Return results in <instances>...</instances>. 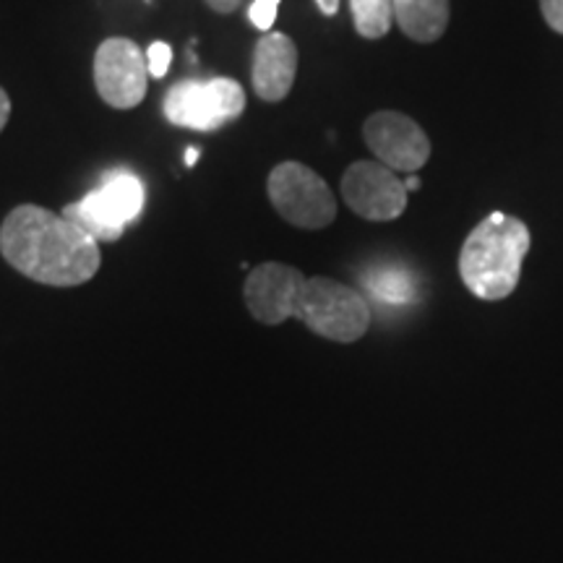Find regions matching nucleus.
<instances>
[{"instance_id": "f03ea898", "label": "nucleus", "mask_w": 563, "mask_h": 563, "mask_svg": "<svg viewBox=\"0 0 563 563\" xmlns=\"http://www.w3.org/2000/svg\"><path fill=\"white\" fill-rule=\"evenodd\" d=\"M530 251V228L493 211L470 232L460 251V277L481 300H504L517 290Z\"/></svg>"}, {"instance_id": "aec40b11", "label": "nucleus", "mask_w": 563, "mask_h": 563, "mask_svg": "<svg viewBox=\"0 0 563 563\" xmlns=\"http://www.w3.org/2000/svg\"><path fill=\"white\" fill-rule=\"evenodd\" d=\"M316 3H319V11L323 16H334L340 11V0H316Z\"/></svg>"}, {"instance_id": "4468645a", "label": "nucleus", "mask_w": 563, "mask_h": 563, "mask_svg": "<svg viewBox=\"0 0 563 563\" xmlns=\"http://www.w3.org/2000/svg\"><path fill=\"white\" fill-rule=\"evenodd\" d=\"M352 24L363 40H382L394 24L391 0H350Z\"/></svg>"}, {"instance_id": "f257e3e1", "label": "nucleus", "mask_w": 563, "mask_h": 563, "mask_svg": "<svg viewBox=\"0 0 563 563\" xmlns=\"http://www.w3.org/2000/svg\"><path fill=\"white\" fill-rule=\"evenodd\" d=\"M0 253L13 269L40 285L76 287L102 264L100 243L63 214L21 203L0 228Z\"/></svg>"}, {"instance_id": "ddd939ff", "label": "nucleus", "mask_w": 563, "mask_h": 563, "mask_svg": "<svg viewBox=\"0 0 563 563\" xmlns=\"http://www.w3.org/2000/svg\"><path fill=\"white\" fill-rule=\"evenodd\" d=\"M365 287H368L373 298L389 308L410 306L418 298V287H415V277L402 266H384V269H373L365 277Z\"/></svg>"}, {"instance_id": "1a4fd4ad", "label": "nucleus", "mask_w": 563, "mask_h": 563, "mask_svg": "<svg viewBox=\"0 0 563 563\" xmlns=\"http://www.w3.org/2000/svg\"><path fill=\"white\" fill-rule=\"evenodd\" d=\"M363 139L376 162L394 173H418L431 159V139L405 112H373L363 125Z\"/></svg>"}, {"instance_id": "0eeeda50", "label": "nucleus", "mask_w": 563, "mask_h": 563, "mask_svg": "<svg viewBox=\"0 0 563 563\" xmlns=\"http://www.w3.org/2000/svg\"><path fill=\"white\" fill-rule=\"evenodd\" d=\"M150 68L133 40L110 37L95 53V87L110 108L131 110L146 97Z\"/></svg>"}, {"instance_id": "7ed1b4c3", "label": "nucleus", "mask_w": 563, "mask_h": 563, "mask_svg": "<svg viewBox=\"0 0 563 563\" xmlns=\"http://www.w3.org/2000/svg\"><path fill=\"white\" fill-rule=\"evenodd\" d=\"M292 319H300L313 334L332 342H357L371 329V306L361 292L329 277L302 282Z\"/></svg>"}, {"instance_id": "39448f33", "label": "nucleus", "mask_w": 563, "mask_h": 563, "mask_svg": "<svg viewBox=\"0 0 563 563\" xmlns=\"http://www.w3.org/2000/svg\"><path fill=\"white\" fill-rule=\"evenodd\" d=\"M144 199V183L129 170H118L110 173L102 186L84 196L81 201L68 203L63 217L79 224L97 243H112L141 214Z\"/></svg>"}, {"instance_id": "423d86ee", "label": "nucleus", "mask_w": 563, "mask_h": 563, "mask_svg": "<svg viewBox=\"0 0 563 563\" xmlns=\"http://www.w3.org/2000/svg\"><path fill=\"white\" fill-rule=\"evenodd\" d=\"M272 207L300 230H323L334 222L336 201L329 183L300 162H282L266 180Z\"/></svg>"}, {"instance_id": "6ab92c4d", "label": "nucleus", "mask_w": 563, "mask_h": 563, "mask_svg": "<svg viewBox=\"0 0 563 563\" xmlns=\"http://www.w3.org/2000/svg\"><path fill=\"white\" fill-rule=\"evenodd\" d=\"M9 115H11V100L9 95H5V89L0 87V131H3L5 123H9Z\"/></svg>"}, {"instance_id": "f3484780", "label": "nucleus", "mask_w": 563, "mask_h": 563, "mask_svg": "<svg viewBox=\"0 0 563 563\" xmlns=\"http://www.w3.org/2000/svg\"><path fill=\"white\" fill-rule=\"evenodd\" d=\"M540 11H543L545 24L563 34V0H540Z\"/></svg>"}, {"instance_id": "4be33fe9", "label": "nucleus", "mask_w": 563, "mask_h": 563, "mask_svg": "<svg viewBox=\"0 0 563 563\" xmlns=\"http://www.w3.org/2000/svg\"><path fill=\"white\" fill-rule=\"evenodd\" d=\"M196 159H199V150H188V152H186V165L194 167Z\"/></svg>"}, {"instance_id": "9b49d317", "label": "nucleus", "mask_w": 563, "mask_h": 563, "mask_svg": "<svg viewBox=\"0 0 563 563\" xmlns=\"http://www.w3.org/2000/svg\"><path fill=\"white\" fill-rule=\"evenodd\" d=\"M298 74V47L282 32H266L253 51L251 81L264 102H282L290 95Z\"/></svg>"}, {"instance_id": "6e6552de", "label": "nucleus", "mask_w": 563, "mask_h": 563, "mask_svg": "<svg viewBox=\"0 0 563 563\" xmlns=\"http://www.w3.org/2000/svg\"><path fill=\"white\" fill-rule=\"evenodd\" d=\"M342 199L368 222H391L405 214L407 188L382 162H352L342 175Z\"/></svg>"}, {"instance_id": "9d476101", "label": "nucleus", "mask_w": 563, "mask_h": 563, "mask_svg": "<svg viewBox=\"0 0 563 563\" xmlns=\"http://www.w3.org/2000/svg\"><path fill=\"white\" fill-rule=\"evenodd\" d=\"M302 282H306V274L295 266L277 262L258 264L245 279V306L256 321L266 323V327H277V323L292 319Z\"/></svg>"}, {"instance_id": "a211bd4d", "label": "nucleus", "mask_w": 563, "mask_h": 563, "mask_svg": "<svg viewBox=\"0 0 563 563\" xmlns=\"http://www.w3.org/2000/svg\"><path fill=\"white\" fill-rule=\"evenodd\" d=\"M241 3H243V0H207L209 9L217 11V13L238 11V9H241Z\"/></svg>"}, {"instance_id": "dca6fc26", "label": "nucleus", "mask_w": 563, "mask_h": 563, "mask_svg": "<svg viewBox=\"0 0 563 563\" xmlns=\"http://www.w3.org/2000/svg\"><path fill=\"white\" fill-rule=\"evenodd\" d=\"M173 51L165 42H152L150 51H146V68H150V76L154 79H165V74L170 70Z\"/></svg>"}, {"instance_id": "412c9836", "label": "nucleus", "mask_w": 563, "mask_h": 563, "mask_svg": "<svg viewBox=\"0 0 563 563\" xmlns=\"http://www.w3.org/2000/svg\"><path fill=\"white\" fill-rule=\"evenodd\" d=\"M405 188H407V194H410V191H418V188H420V180L415 178V175H412V178H407V180H405Z\"/></svg>"}, {"instance_id": "20e7f679", "label": "nucleus", "mask_w": 563, "mask_h": 563, "mask_svg": "<svg viewBox=\"0 0 563 563\" xmlns=\"http://www.w3.org/2000/svg\"><path fill=\"white\" fill-rule=\"evenodd\" d=\"M165 118L178 129L220 131L245 110V91L235 79H186L167 91L162 102Z\"/></svg>"}, {"instance_id": "2eb2a0df", "label": "nucleus", "mask_w": 563, "mask_h": 563, "mask_svg": "<svg viewBox=\"0 0 563 563\" xmlns=\"http://www.w3.org/2000/svg\"><path fill=\"white\" fill-rule=\"evenodd\" d=\"M277 11H279V0H253L249 9V19L256 30L272 32L274 21H277Z\"/></svg>"}, {"instance_id": "f8f14e48", "label": "nucleus", "mask_w": 563, "mask_h": 563, "mask_svg": "<svg viewBox=\"0 0 563 563\" xmlns=\"http://www.w3.org/2000/svg\"><path fill=\"white\" fill-rule=\"evenodd\" d=\"M391 5L399 30L422 45L441 40L452 19L449 0H391Z\"/></svg>"}]
</instances>
